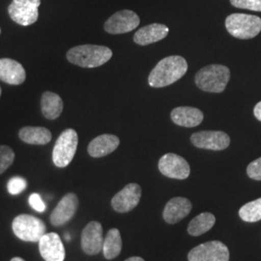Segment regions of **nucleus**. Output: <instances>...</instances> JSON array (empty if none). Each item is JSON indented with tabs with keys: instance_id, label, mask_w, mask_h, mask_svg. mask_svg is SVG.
<instances>
[{
	"instance_id": "obj_12",
	"label": "nucleus",
	"mask_w": 261,
	"mask_h": 261,
	"mask_svg": "<svg viewBox=\"0 0 261 261\" xmlns=\"http://www.w3.org/2000/svg\"><path fill=\"white\" fill-rule=\"evenodd\" d=\"M141 188L137 183H130L112 197V208L118 213L130 212L139 205Z\"/></svg>"
},
{
	"instance_id": "obj_18",
	"label": "nucleus",
	"mask_w": 261,
	"mask_h": 261,
	"mask_svg": "<svg viewBox=\"0 0 261 261\" xmlns=\"http://www.w3.org/2000/svg\"><path fill=\"white\" fill-rule=\"evenodd\" d=\"M120 140L116 136L105 134L95 138L89 143L87 151L93 158H102L117 149Z\"/></svg>"
},
{
	"instance_id": "obj_13",
	"label": "nucleus",
	"mask_w": 261,
	"mask_h": 261,
	"mask_svg": "<svg viewBox=\"0 0 261 261\" xmlns=\"http://www.w3.org/2000/svg\"><path fill=\"white\" fill-rule=\"evenodd\" d=\"M103 227L98 222H91L82 233V248L86 254L96 255L103 251Z\"/></svg>"
},
{
	"instance_id": "obj_4",
	"label": "nucleus",
	"mask_w": 261,
	"mask_h": 261,
	"mask_svg": "<svg viewBox=\"0 0 261 261\" xmlns=\"http://www.w3.org/2000/svg\"><path fill=\"white\" fill-rule=\"evenodd\" d=\"M225 28L233 37L248 40L260 33L261 19L257 16L235 13L225 19Z\"/></svg>"
},
{
	"instance_id": "obj_6",
	"label": "nucleus",
	"mask_w": 261,
	"mask_h": 261,
	"mask_svg": "<svg viewBox=\"0 0 261 261\" xmlns=\"http://www.w3.org/2000/svg\"><path fill=\"white\" fill-rule=\"evenodd\" d=\"M79 137L74 129H67L57 139L53 150V161L57 168H66L75 157Z\"/></svg>"
},
{
	"instance_id": "obj_15",
	"label": "nucleus",
	"mask_w": 261,
	"mask_h": 261,
	"mask_svg": "<svg viewBox=\"0 0 261 261\" xmlns=\"http://www.w3.org/2000/svg\"><path fill=\"white\" fill-rule=\"evenodd\" d=\"M79 207V198L75 194H67L57 204L50 215V223L55 226H61L75 216Z\"/></svg>"
},
{
	"instance_id": "obj_10",
	"label": "nucleus",
	"mask_w": 261,
	"mask_h": 261,
	"mask_svg": "<svg viewBox=\"0 0 261 261\" xmlns=\"http://www.w3.org/2000/svg\"><path fill=\"white\" fill-rule=\"evenodd\" d=\"M140 19L130 10H122L113 14L105 23V30L110 34L128 33L140 25Z\"/></svg>"
},
{
	"instance_id": "obj_22",
	"label": "nucleus",
	"mask_w": 261,
	"mask_h": 261,
	"mask_svg": "<svg viewBox=\"0 0 261 261\" xmlns=\"http://www.w3.org/2000/svg\"><path fill=\"white\" fill-rule=\"evenodd\" d=\"M19 139L28 144L45 145L51 140V133L44 127H23L19 133Z\"/></svg>"
},
{
	"instance_id": "obj_11",
	"label": "nucleus",
	"mask_w": 261,
	"mask_h": 261,
	"mask_svg": "<svg viewBox=\"0 0 261 261\" xmlns=\"http://www.w3.org/2000/svg\"><path fill=\"white\" fill-rule=\"evenodd\" d=\"M159 170L165 176L184 180L189 177L191 168L185 159L173 153L164 155L159 161Z\"/></svg>"
},
{
	"instance_id": "obj_8",
	"label": "nucleus",
	"mask_w": 261,
	"mask_h": 261,
	"mask_svg": "<svg viewBox=\"0 0 261 261\" xmlns=\"http://www.w3.org/2000/svg\"><path fill=\"white\" fill-rule=\"evenodd\" d=\"M41 0H13L8 7L10 18L22 27L37 21Z\"/></svg>"
},
{
	"instance_id": "obj_33",
	"label": "nucleus",
	"mask_w": 261,
	"mask_h": 261,
	"mask_svg": "<svg viewBox=\"0 0 261 261\" xmlns=\"http://www.w3.org/2000/svg\"><path fill=\"white\" fill-rule=\"evenodd\" d=\"M11 261H25L24 259H22V258H20V257H14V258H12Z\"/></svg>"
},
{
	"instance_id": "obj_27",
	"label": "nucleus",
	"mask_w": 261,
	"mask_h": 261,
	"mask_svg": "<svg viewBox=\"0 0 261 261\" xmlns=\"http://www.w3.org/2000/svg\"><path fill=\"white\" fill-rule=\"evenodd\" d=\"M28 186V182L24 178L19 177V176H15L11 178L7 184V189L11 195H19L22 193L25 188Z\"/></svg>"
},
{
	"instance_id": "obj_30",
	"label": "nucleus",
	"mask_w": 261,
	"mask_h": 261,
	"mask_svg": "<svg viewBox=\"0 0 261 261\" xmlns=\"http://www.w3.org/2000/svg\"><path fill=\"white\" fill-rule=\"evenodd\" d=\"M29 204L30 206L39 213H43L45 212V210L47 209V206L45 204V202L43 201L42 197L39 194H32L29 196Z\"/></svg>"
},
{
	"instance_id": "obj_14",
	"label": "nucleus",
	"mask_w": 261,
	"mask_h": 261,
	"mask_svg": "<svg viewBox=\"0 0 261 261\" xmlns=\"http://www.w3.org/2000/svg\"><path fill=\"white\" fill-rule=\"evenodd\" d=\"M39 251L46 261H64L65 248L57 233H46L39 241Z\"/></svg>"
},
{
	"instance_id": "obj_3",
	"label": "nucleus",
	"mask_w": 261,
	"mask_h": 261,
	"mask_svg": "<svg viewBox=\"0 0 261 261\" xmlns=\"http://www.w3.org/2000/svg\"><path fill=\"white\" fill-rule=\"evenodd\" d=\"M230 79L229 69L224 65L206 66L196 73V84L199 89L205 92H223Z\"/></svg>"
},
{
	"instance_id": "obj_25",
	"label": "nucleus",
	"mask_w": 261,
	"mask_h": 261,
	"mask_svg": "<svg viewBox=\"0 0 261 261\" xmlns=\"http://www.w3.org/2000/svg\"><path fill=\"white\" fill-rule=\"evenodd\" d=\"M239 216L246 223H256L261 220V197L246 203L239 210Z\"/></svg>"
},
{
	"instance_id": "obj_32",
	"label": "nucleus",
	"mask_w": 261,
	"mask_h": 261,
	"mask_svg": "<svg viewBox=\"0 0 261 261\" xmlns=\"http://www.w3.org/2000/svg\"><path fill=\"white\" fill-rule=\"evenodd\" d=\"M125 261H145L143 258H141L140 256H132L130 258L126 259Z\"/></svg>"
},
{
	"instance_id": "obj_28",
	"label": "nucleus",
	"mask_w": 261,
	"mask_h": 261,
	"mask_svg": "<svg viewBox=\"0 0 261 261\" xmlns=\"http://www.w3.org/2000/svg\"><path fill=\"white\" fill-rule=\"evenodd\" d=\"M230 3L236 8L261 12V0H230Z\"/></svg>"
},
{
	"instance_id": "obj_9",
	"label": "nucleus",
	"mask_w": 261,
	"mask_h": 261,
	"mask_svg": "<svg viewBox=\"0 0 261 261\" xmlns=\"http://www.w3.org/2000/svg\"><path fill=\"white\" fill-rule=\"evenodd\" d=\"M191 141L197 148L221 151L229 146L230 138L221 130H201L192 135Z\"/></svg>"
},
{
	"instance_id": "obj_17",
	"label": "nucleus",
	"mask_w": 261,
	"mask_h": 261,
	"mask_svg": "<svg viewBox=\"0 0 261 261\" xmlns=\"http://www.w3.org/2000/svg\"><path fill=\"white\" fill-rule=\"evenodd\" d=\"M27 73L23 66L10 58L0 59V80L6 84L19 85L23 84Z\"/></svg>"
},
{
	"instance_id": "obj_24",
	"label": "nucleus",
	"mask_w": 261,
	"mask_h": 261,
	"mask_svg": "<svg viewBox=\"0 0 261 261\" xmlns=\"http://www.w3.org/2000/svg\"><path fill=\"white\" fill-rule=\"evenodd\" d=\"M216 223V218L212 213H201L195 217L189 224L188 232L192 236H200L209 231Z\"/></svg>"
},
{
	"instance_id": "obj_34",
	"label": "nucleus",
	"mask_w": 261,
	"mask_h": 261,
	"mask_svg": "<svg viewBox=\"0 0 261 261\" xmlns=\"http://www.w3.org/2000/svg\"><path fill=\"white\" fill-rule=\"evenodd\" d=\"M65 239L67 241H70V240H71V235H70V234L66 233Z\"/></svg>"
},
{
	"instance_id": "obj_7",
	"label": "nucleus",
	"mask_w": 261,
	"mask_h": 261,
	"mask_svg": "<svg viewBox=\"0 0 261 261\" xmlns=\"http://www.w3.org/2000/svg\"><path fill=\"white\" fill-rule=\"evenodd\" d=\"M189 261H229V251L218 240L203 243L188 253Z\"/></svg>"
},
{
	"instance_id": "obj_5",
	"label": "nucleus",
	"mask_w": 261,
	"mask_h": 261,
	"mask_svg": "<svg viewBox=\"0 0 261 261\" xmlns=\"http://www.w3.org/2000/svg\"><path fill=\"white\" fill-rule=\"evenodd\" d=\"M12 226L15 235L25 242H39L47 230L45 223L31 215L17 216L13 221Z\"/></svg>"
},
{
	"instance_id": "obj_2",
	"label": "nucleus",
	"mask_w": 261,
	"mask_h": 261,
	"mask_svg": "<svg viewBox=\"0 0 261 261\" xmlns=\"http://www.w3.org/2000/svg\"><path fill=\"white\" fill-rule=\"evenodd\" d=\"M112 56L109 47L96 45H83L68 50L67 59L69 62L83 68H96L107 63Z\"/></svg>"
},
{
	"instance_id": "obj_23",
	"label": "nucleus",
	"mask_w": 261,
	"mask_h": 261,
	"mask_svg": "<svg viewBox=\"0 0 261 261\" xmlns=\"http://www.w3.org/2000/svg\"><path fill=\"white\" fill-rule=\"evenodd\" d=\"M121 250L122 238L120 231L117 228L110 229L106 238H103V256L107 259L112 260L120 254Z\"/></svg>"
},
{
	"instance_id": "obj_20",
	"label": "nucleus",
	"mask_w": 261,
	"mask_h": 261,
	"mask_svg": "<svg viewBox=\"0 0 261 261\" xmlns=\"http://www.w3.org/2000/svg\"><path fill=\"white\" fill-rule=\"evenodd\" d=\"M171 120L178 126L186 127V128H194L198 126L203 120V113L192 107H178L175 108L171 113Z\"/></svg>"
},
{
	"instance_id": "obj_16",
	"label": "nucleus",
	"mask_w": 261,
	"mask_h": 261,
	"mask_svg": "<svg viewBox=\"0 0 261 261\" xmlns=\"http://www.w3.org/2000/svg\"><path fill=\"white\" fill-rule=\"evenodd\" d=\"M192 202L185 197H173L169 199L163 212V218L166 223L174 224L186 218L192 211Z\"/></svg>"
},
{
	"instance_id": "obj_19",
	"label": "nucleus",
	"mask_w": 261,
	"mask_h": 261,
	"mask_svg": "<svg viewBox=\"0 0 261 261\" xmlns=\"http://www.w3.org/2000/svg\"><path fill=\"white\" fill-rule=\"evenodd\" d=\"M169 29L167 25L161 23H152L139 29L135 36L134 41L140 46H146L159 42L168 36Z\"/></svg>"
},
{
	"instance_id": "obj_29",
	"label": "nucleus",
	"mask_w": 261,
	"mask_h": 261,
	"mask_svg": "<svg viewBox=\"0 0 261 261\" xmlns=\"http://www.w3.org/2000/svg\"><path fill=\"white\" fill-rule=\"evenodd\" d=\"M247 174L251 179L261 181V157L254 160L248 166Z\"/></svg>"
},
{
	"instance_id": "obj_36",
	"label": "nucleus",
	"mask_w": 261,
	"mask_h": 261,
	"mask_svg": "<svg viewBox=\"0 0 261 261\" xmlns=\"http://www.w3.org/2000/svg\"><path fill=\"white\" fill-rule=\"evenodd\" d=\"M0 33H1V29H0Z\"/></svg>"
},
{
	"instance_id": "obj_35",
	"label": "nucleus",
	"mask_w": 261,
	"mask_h": 261,
	"mask_svg": "<svg viewBox=\"0 0 261 261\" xmlns=\"http://www.w3.org/2000/svg\"><path fill=\"white\" fill-rule=\"evenodd\" d=\"M0 96H1V87H0Z\"/></svg>"
},
{
	"instance_id": "obj_31",
	"label": "nucleus",
	"mask_w": 261,
	"mask_h": 261,
	"mask_svg": "<svg viewBox=\"0 0 261 261\" xmlns=\"http://www.w3.org/2000/svg\"><path fill=\"white\" fill-rule=\"evenodd\" d=\"M253 114L257 120L261 121V102L256 103L253 110Z\"/></svg>"
},
{
	"instance_id": "obj_26",
	"label": "nucleus",
	"mask_w": 261,
	"mask_h": 261,
	"mask_svg": "<svg viewBox=\"0 0 261 261\" xmlns=\"http://www.w3.org/2000/svg\"><path fill=\"white\" fill-rule=\"evenodd\" d=\"M15 161V153L6 145H0V174H2Z\"/></svg>"
},
{
	"instance_id": "obj_1",
	"label": "nucleus",
	"mask_w": 261,
	"mask_h": 261,
	"mask_svg": "<svg viewBox=\"0 0 261 261\" xmlns=\"http://www.w3.org/2000/svg\"><path fill=\"white\" fill-rule=\"evenodd\" d=\"M188 71L186 59L182 56H168L162 59L151 71L148 84L151 87L161 88L174 84Z\"/></svg>"
},
{
	"instance_id": "obj_21",
	"label": "nucleus",
	"mask_w": 261,
	"mask_h": 261,
	"mask_svg": "<svg viewBox=\"0 0 261 261\" xmlns=\"http://www.w3.org/2000/svg\"><path fill=\"white\" fill-rule=\"evenodd\" d=\"M43 115L49 120L58 118L63 111V101L59 95L54 92H45L41 99Z\"/></svg>"
}]
</instances>
